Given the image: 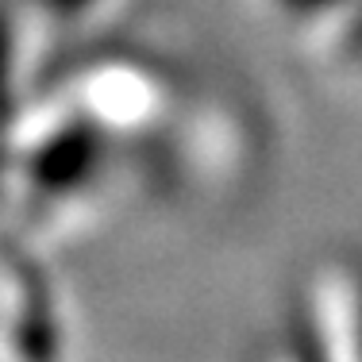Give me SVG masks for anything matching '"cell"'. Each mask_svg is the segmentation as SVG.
I'll list each match as a JSON object with an SVG mask.
<instances>
[{
  "mask_svg": "<svg viewBox=\"0 0 362 362\" xmlns=\"http://www.w3.org/2000/svg\"><path fill=\"white\" fill-rule=\"evenodd\" d=\"M297 31L320 42L335 70L362 74V0H274Z\"/></svg>",
  "mask_w": 362,
  "mask_h": 362,
  "instance_id": "obj_1",
  "label": "cell"
},
{
  "mask_svg": "<svg viewBox=\"0 0 362 362\" xmlns=\"http://www.w3.org/2000/svg\"><path fill=\"white\" fill-rule=\"evenodd\" d=\"M89 162V139H77V135H66V139L50 143L47 154L39 158L35 174L47 181V185H66L81 174V166Z\"/></svg>",
  "mask_w": 362,
  "mask_h": 362,
  "instance_id": "obj_2",
  "label": "cell"
}]
</instances>
